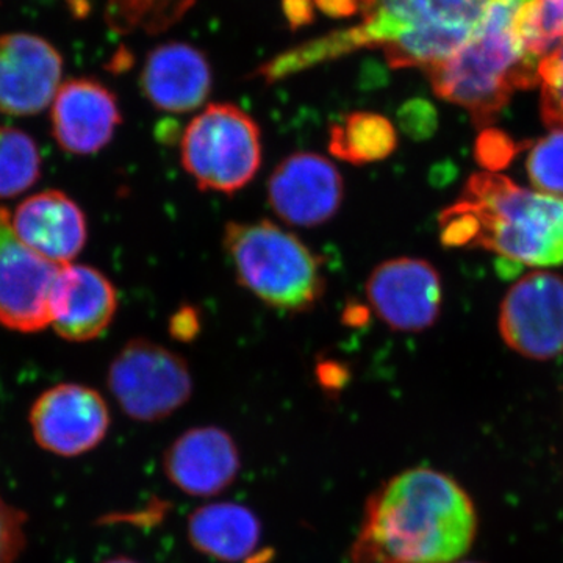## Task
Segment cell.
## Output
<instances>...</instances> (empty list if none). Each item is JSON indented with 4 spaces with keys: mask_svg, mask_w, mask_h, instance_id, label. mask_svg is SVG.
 Segmentation results:
<instances>
[{
    "mask_svg": "<svg viewBox=\"0 0 563 563\" xmlns=\"http://www.w3.org/2000/svg\"><path fill=\"white\" fill-rule=\"evenodd\" d=\"M493 0H362L361 21L309 41L257 69L274 84L362 49H380L393 68L429 69L455 54L484 21Z\"/></svg>",
    "mask_w": 563,
    "mask_h": 563,
    "instance_id": "obj_1",
    "label": "cell"
},
{
    "mask_svg": "<svg viewBox=\"0 0 563 563\" xmlns=\"http://www.w3.org/2000/svg\"><path fill=\"white\" fill-rule=\"evenodd\" d=\"M472 496L431 468L396 474L369 496L351 563H454L477 536Z\"/></svg>",
    "mask_w": 563,
    "mask_h": 563,
    "instance_id": "obj_2",
    "label": "cell"
},
{
    "mask_svg": "<svg viewBox=\"0 0 563 563\" xmlns=\"http://www.w3.org/2000/svg\"><path fill=\"white\" fill-rule=\"evenodd\" d=\"M439 224L444 246L483 247L520 266H563V198L501 174H473Z\"/></svg>",
    "mask_w": 563,
    "mask_h": 563,
    "instance_id": "obj_3",
    "label": "cell"
},
{
    "mask_svg": "<svg viewBox=\"0 0 563 563\" xmlns=\"http://www.w3.org/2000/svg\"><path fill=\"white\" fill-rule=\"evenodd\" d=\"M532 0H493L472 38L426 69L437 96L463 107L477 125H490L517 90L540 84L517 33L518 11Z\"/></svg>",
    "mask_w": 563,
    "mask_h": 563,
    "instance_id": "obj_4",
    "label": "cell"
},
{
    "mask_svg": "<svg viewBox=\"0 0 563 563\" xmlns=\"http://www.w3.org/2000/svg\"><path fill=\"white\" fill-rule=\"evenodd\" d=\"M222 246L236 282L277 312H310L324 296L322 258L276 222H228Z\"/></svg>",
    "mask_w": 563,
    "mask_h": 563,
    "instance_id": "obj_5",
    "label": "cell"
},
{
    "mask_svg": "<svg viewBox=\"0 0 563 563\" xmlns=\"http://www.w3.org/2000/svg\"><path fill=\"white\" fill-rule=\"evenodd\" d=\"M262 154L261 128L232 103H211L180 140L181 166L201 191L243 190L261 172Z\"/></svg>",
    "mask_w": 563,
    "mask_h": 563,
    "instance_id": "obj_6",
    "label": "cell"
},
{
    "mask_svg": "<svg viewBox=\"0 0 563 563\" xmlns=\"http://www.w3.org/2000/svg\"><path fill=\"white\" fill-rule=\"evenodd\" d=\"M107 383L122 412L141 422L172 417L190 401L195 387L184 357L144 339H133L118 352Z\"/></svg>",
    "mask_w": 563,
    "mask_h": 563,
    "instance_id": "obj_7",
    "label": "cell"
},
{
    "mask_svg": "<svg viewBox=\"0 0 563 563\" xmlns=\"http://www.w3.org/2000/svg\"><path fill=\"white\" fill-rule=\"evenodd\" d=\"M63 266L25 246L13 231L10 210L0 207V325L20 332L47 328Z\"/></svg>",
    "mask_w": 563,
    "mask_h": 563,
    "instance_id": "obj_8",
    "label": "cell"
},
{
    "mask_svg": "<svg viewBox=\"0 0 563 563\" xmlns=\"http://www.w3.org/2000/svg\"><path fill=\"white\" fill-rule=\"evenodd\" d=\"M110 410L98 391L80 384H62L33 402L29 422L41 450L58 457L91 453L107 437Z\"/></svg>",
    "mask_w": 563,
    "mask_h": 563,
    "instance_id": "obj_9",
    "label": "cell"
},
{
    "mask_svg": "<svg viewBox=\"0 0 563 563\" xmlns=\"http://www.w3.org/2000/svg\"><path fill=\"white\" fill-rule=\"evenodd\" d=\"M499 331L510 350L532 361L562 354L563 277L548 272L521 277L504 298Z\"/></svg>",
    "mask_w": 563,
    "mask_h": 563,
    "instance_id": "obj_10",
    "label": "cell"
},
{
    "mask_svg": "<svg viewBox=\"0 0 563 563\" xmlns=\"http://www.w3.org/2000/svg\"><path fill=\"white\" fill-rule=\"evenodd\" d=\"M269 207L285 224L318 228L339 213L344 201L342 173L324 155L295 152L268 179Z\"/></svg>",
    "mask_w": 563,
    "mask_h": 563,
    "instance_id": "obj_11",
    "label": "cell"
},
{
    "mask_svg": "<svg viewBox=\"0 0 563 563\" xmlns=\"http://www.w3.org/2000/svg\"><path fill=\"white\" fill-rule=\"evenodd\" d=\"M369 309L398 332H422L439 320L442 279L422 258L398 257L380 263L366 280Z\"/></svg>",
    "mask_w": 563,
    "mask_h": 563,
    "instance_id": "obj_12",
    "label": "cell"
},
{
    "mask_svg": "<svg viewBox=\"0 0 563 563\" xmlns=\"http://www.w3.org/2000/svg\"><path fill=\"white\" fill-rule=\"evenodd\" d=\"M60 54L27 33L0 38V111L31 117L49 106L62 79Z\"/></svg>",
    "mask_w": 563,
    "mask_h": 563,
    "instance_id": "obj_13",
    "label": "cell"
},
{
    "mask_svg": "<svg viewBox=\"0 0 563 563\" xmlns=\"http://www.w3.org/2000/svg\"><path fill=\"white\" fill-rule=\"evenodd\" d=\"M240 466L235 440L218 426L188 429L163 455L166 477L179 490L198 498L228 490L235 483Z\"/></svg>",
    "mask_w": 563,
    "mask_h": 563,
    "instance_id": "obj_14",
    "label": "cell"
},
{
    "mask_svg": "<svg viewBox=\"0 0 563 563\" xmlns=\"http://www.w3.org/2000/svg\"><path fill=\"white\" fill-rule=\"evenodd\" d=\"M120 124L117 96L101 81L69 80L55 95L52 133L69 154L91 155L103 150Z\"/></svg>",
    "mask_w": 563,
    "mask_h": 563,
    "instance_id": "obj_15",
    "label": "cell"
},
{
    "mask_svg": "<svg viewBox=\"0 0 563 563\" xmlns=\"http://www.w3.org/2000/svg\"><path fill=\"white\" fill-rule=\"evenodd\" d=\"M117 310V288L101 272L85 265L63 266L51 306V324L62 339L76 343L98 339Z\"/></svg>",
    "mask_w": 563,
    "mask_h": 563,
    "instance_id": "obj_16",
    "label": "cell"
},
{
    "mask_svg": "<svg viewBox=\"0 0 563 563\" xmlns=\"http://www.w3.org/2000/svg\"><path fill=\"white\" fill-rule=\"evenodd\" d=\"M11 224L18 239L47 261L68 265L87 243V218L65 192H38L14 210Z\"/></svg>",
    "mask_w": 563,
    "mask_h": 563,
    "instance_id": "obj_17",
    "label": "cell"
},
{
    "mask_svg": "<svg viewBox=\"0 0 563 563\" xmlns=\"http://www.w3.org/2000/svg\"><path fill=\"white\" fill-rule=\"evenodd\" d=\"M140 84L155 109L166 113H190L209 98L210 63L206 54L191 44H161L147 55Z\"/></svg>",
    "mask_w": 563,
    "mask_h": 563,
    "instance_id": "obj_18",
    "label": "cell"
},
{
    "mask_svg": "<svg viewBox=\"0 0 563 563\" xmlns=\"http://www.w3.org/2000/svg\"><path fill=\"white\" fill-rule=\"evenodd\" d=\"M187 531L196 551L228 563L250 558L262 539V523L257 515L236 503L199 507L188 518Z\"/></svg>",
    "mask_w": 563,
    "mask_h": 563,
    "instance_id": "obj_19",
    "label": "cell"
},
{
    "mask_svg": "<svg viewBox=\"0 0 563 563\" xmlns=\"http://www.w3.org/2000/svg\"><path fill=\"white\" fill-rule=\"evenodd\" d=\"M328 147L336 161L369 165L390 157L398 147V133L383 114L354 111L332 125Z\"/></svg>",
    "mask_w": 563,
    "mask_h": 563,
    "instance_id": "obj_20",
    "label": "cell"
},
{
    "mask_svg": "<svg viewBox=\"0 0 563 563\" xmlns=\"http://www.w3.org/2000/svg\"><path fill=\"white\" fill-rule=\"evenodd\" d=\"M41 155L27 133L0 128V199L21 195L38 181Z\"/></svg>",
    "mask_w": 563,
    "mask_h": 563,
    "instance_id": "obj_21",
    "label": "cell"
},
{
    "mask_svg": "<svg viewBox=\"0 0 563 563\" xmlns=\"http://www.w3.org/2000/svg\"><path fill=\"white\" fill-rule=\"evenodd\" d=\"M517 33L529 60L540 65L563 43V0H532L518 11Z\"/></svg>",
    "mask_w": 563,
    "mask_h": 563,
    "instance_id": "obj_22",
    "label": "cell"
},
{
    "mask_svg": "<svg viewBox=\"0 0 563 563\" xmlns=\"http://www.w3.org/2000/svg\"><path fill=\"white\" fill-rule=\"evenodd\" d=\"M192 3L195 0H109L107 18L118 32L144 29L157 33L176 24Z\"/></svg>",
    "mask_w": 563,
    "mask_h": 563,
    "instance_id": "obj_23",
    "label": "cell"
},
{
    "mask_svg": "<svg viewBox=\"0 0 563 563\" xmlns=\"http://www.w3.org/2000/svg\"><path fill=\"white\" fill-rule=\"evenodd\" d=\"M533 187L548 195L563 196V128L553 129L533 144L526 162Z\"/></svg>",
    "mask_w": 563,
    "mask_h": 563,
    "instance_id": "obj_24",
    "label": "cell"
},
{
    "mask_svg": "<svg viewBox=\"0 0 563 563\" xmlns=\"http://www.w3.org/2000/svg\"><path fill=\"white\" fill-rule=\"evenodd\" d=\"M542 117L550 128H563V43L539 65Z\"/></svg>",
    "mask_w": 563,
    "mask_h": 563,
    "instance_id": "obj_25",
    "label": "cell"
},
{
    "mask_svg": "<svg viewBox=\"0 0 563 563\" xmlns=\"http://www.w3.org/2000/svg\"><path fill=\"white\" fill-rule=\"evenodd\" d=\"M29 515L0 493V563H16L27 547Z\"/></svg>",
    "mask_w": 563,
    "mask_h": 563,
    "instance_id": "obj_26",
    "label": "cell"
},
{
    "mask_svg": "<svg viewBox=\"0 0 563 563\" xmlns=\"http://www.w3.org/2000/svg\"><path fill=\"white\" fill-rule=\"evenodd\" d=\"M520 146L509 135L496 129H487L476 141V161L488 173H496L509 166Z\"/></svg>",
    "mask_w": 563,
    "mask_h": 563,
    "instance_id": "obj_27",
    "label": "cell"
},
{
    "mask_svg": "<svg viewBox=\"0 0 563 563\" xmlns=\"http://www.w3.org/2000/svg\"><path fill=\"white\" fill-rule=\"evenodd\" d=\"M404 131L413 139H428L437 129V111L431 103L417 101L406 103L399 111Z\"/></svg>",
    "mask_w": 563,
    "mask_h": 563,
    "instance_id": "obj_28",
    "label": "cell"
},
{
    "mask_svg": "<svg viewBox=\"0 0 563 563\" xmlns=\"http://www.w3.org/2000/svg\"><path fill=\"white\" fill-rule=\"evenodd\" d=\"M201 312L196 307L181 306L169 318L168 331L174 340L180 343H191L201 335Z\"/></svg>",
    "mask_w": 563,
    "mask_h": 563,
    "instance_id": "obj_29",
    "label": "cell"
},
{
    "mask_svg": "<svg viewBox=\"0 0 563 563\" xmlns=\"http://www.w3.org/2000/svg\"><path fill=\"white\" fill-rule=\"evenodd\" d=\"M314 374H317V380L322 390L333 393V395L343 390L351 380L350 366L346 363L335 361V358H320L317 362Z\"/></svg>",
    "mask_w": 563,
    "mask_h": 563,
    "instance_id": "obj_30",
    "label": "cell"
},
{
    "mask_svg": "<svg viewBox=\"0 0 563 563\" xmlns=\"http://www.w3.org/2000/svg\"><path fill=\"white\" fill-rule=\"evenodd\" d=\"M313 5L328 16L344 20V18L358 16L362 0H313Z\"/></svg>",
    "mask_w": 563,
    "mask_h": 563,
    "instance_id": "obj_31",
    "label": "cell"
},
{
    "mask_svg": "<svg viewBox=\"0 0 563 563\" xmlns=\"http://www.w3.org/2000/svg\"><path fill=\"white\" fill-rule=\"evenodd\" d=\"M313 10V0H284L285 16H287L292 29L312 22Z\"/></svg>",
    "mask_w": 563,
    "mask_h": 563,
    "instance_id": "obj_32",
    "label": "cell"
},
{
    "mask_svg": "<svg viewBox=\"0 0 563 563\" xmlns=\"http://www.w3.org/2000/svg\"><path fill=\"white\" fill-rule=\"evenodd\" d=\"M369 318H372V309L363 306L362 302L352 301L343 310V322L351 328H362V325L368 324Z\"/></svg>",
    "mask_w": 563,
    "mask_h": 563,
    "instance_id": "obj_33",
    "label": "cell"
},
{
    "mask_svg": "<svg viewBox=\"0 0 563 563\" xmlns=\"http://www.w3.org/2000/svg\"><path fill=\"white\" fill-rule=\"evenodd\" d=\"M102 563H140V562L133 561V559H131V558H124V555H118V558L109 559V561H106Z\"/></svg>",
    "mask_w": 563,
    "mask_h": 563,
    "instance_id": "obj_34",
    "label": "cell"
},
{
    "mask_svg": "<svg viewBox=\"0 0 563 563\" xmlns=\"http://www.w3.org/2000/svg\"><path fill=\"white\" fill-rule=\"evenodd\" d=\"M463 563H474V562H463Z\"/></svg>",
    "mask_w": 563,
    "mask_h": 563,
    "instance_id": "obj_35",
    "label": "cell"
}]
</instances>
